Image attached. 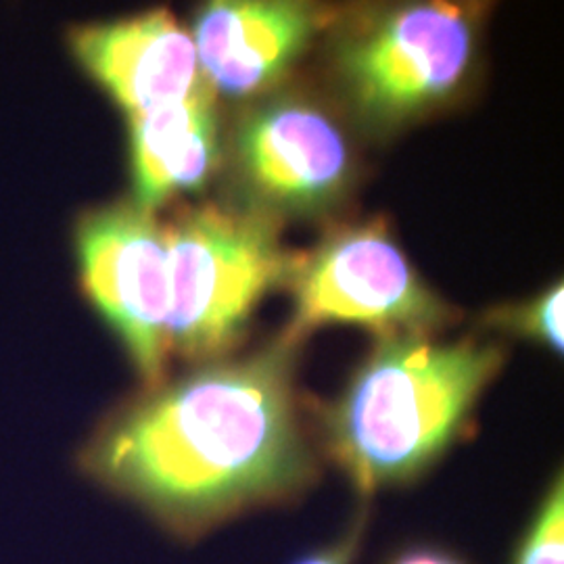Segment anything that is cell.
I'll list each match as a JSON object with an SVG mask.
<instances>
[{
  "mask_svg": "<svg viewBox=\"0 0 564 564\" xmlns=\"http://www.w3.org/2000/svg\"><path fill=\"white\" fill-rule=\"evenodd\" d=\"M297 349L276 341L153 387L102 426L86 470L193 535L314 477L293 389Z\"/></svg>",
  "mask_w": 564,
  "mask_h": 564,
  "instance_id": "6da1fadb",
  "label": "cell"
},
{
  "mask_svg": "<svg viewBox=\"0 0 564 564\" xmlns=\"http://www.w3.org/2000/svg\"><path fill=\"white\" fill-rule=\"evenodd\" d=\"M505 347L466 337L381 335L333 408L326 442L364 491L403 484L435 463L466 429Z\"/></svg>",
  "mask_w": 564,
  "mask_h": 564,
  "instance_id": "7a4b0ae2",
  "label": "cell"
},
{
  "mask_svg": "<svg viewBox=\"0 0 564 564\" xmlns=\"http://www.w3.org/2000/svg\"><path fill=\"white\" fill-rule=\"evenodd\" d=\"M485 7L400 2L335 11L324 63L339 109L366 137L389 139L454 105L473 84Z\"/></svg>",
  "mask_w": 564,
  "mask_h": 564,
  "instance_id": "3957f363",
  "label": "cell"
},
{
  "mask_svg": "<svg viewBox=\"0 0 564 564\" xmlns=\"http://www.w3.org/2000/svg\"><path fill=\"white\" fill-rule=\"evenodd\" d=\"M281 226L230 202L186 207L165 226L170 354L216 362L242 341L253 310L286 286L300 258L282 245Z\"/></svg>",
  "mask_w": 564,
  "mask_h": 564,
  "instance_id": "277c9868",
  "label": "cell"
},
{
  "mask_svg": "<svg viewBox=\"0 0 564 564\" xmlns=\"http://www.w3.org/2000/svg\"><path fill=\"white\" fill-rule=\"evenodd\" d=\"M230 199L272 220H323L351 195L358 160L337 111L295 88L245 102L224 134Z\"/></svg>",
  "mask_w": 564,
  "mask_h": 564,
  "instance_id": "5b68a950",
  "label": "cell"
},
{
  "mask_svg": "<svg viewBox=\"0 0 564 564\" xmlns=\"http://www.w3.org/2000/svg\"><path fill=\"white\" fill-rule=\"evenodd\" d=\"M284 289L293 314L279 339L295 349L328 324H358L381 337L433 335L458 318L414 270L383 218L328 230L300 253Z\"/></svg>",
  "mask_w": 564,
  "mask_h": 564,
  "instance_id": "8992f818",
  "label": "cell"
},
{
  "mask_svg": "<svg viewBox=\"0 0 564 564\" xmlns=\"http://www.w3.org/2000/svg\"><path fill=\"white\" fill-rule=\"evenodd\" d=\"M84 289L123 343L139 375L163 383L170 316L165 226L132 202L95 209L76 228Z\"/></svg>",
  "mask_w": 564,
  "mask_h": 564,
  "instance_id": "52a82bcc",
  "label": "cell"
},
{
  "mask_svg": "<svg viewBox=\"0 0 564 564\" xmlns=\"http://www.w3.org/2000/svg\"><path fill=\"white\" fill-rule=\"evenodd\" d=\"M335 11L303 0H214L195 13L191 39L214 95L251 102L284 86Z\"/></svg>",
  "mask_w": 564,
  "mask_h": 564,
  "instance_id": "ba28073f",
  "label": "cell"
},
{
  "mask_svg": "<svg viewBox=\"0 0 564 564\" xmlns=\"http://www.w3.org/2000/svg\"><path fill=\"white\" fill-rule=\"evenodd\" d=\"M69 48L128 118L184 101L207 84L191 32L165 9L74 28Z\"/></svg>",
  "mask_w": 564,
  "mask_h": 564,
  "instance_id": "9c48e42d",
  "label": "cell"
},
{
  "mask_svg": "<svg viewBox=\"0 0 564 564\" xmlns=\"http://www.w3.org/2000/svg\"><path fill=\"white\" fill-rule=\"evenodd\" d=\"M220 105L209 84L188 99L130 118L132 199L155 214L182 193H197L223 170Z\"/></svg>",
  "mask_w": 564,
  "mask_h": 564,
  "instance_id": "30bf717a",
  "label": "cell"
},
{
  "mask_svg": "<svg viewBox=\"0 0 564 564\" xmlns=\"http://www.w3.org/2000/svg\"><path fill=\"white\" fill-rule=\"evenodd\" d=\"M563 282H554L524 302L485 312V328H500L552 351H563Z\"/></svg>",
  "mask_w": 564,
  "mask_h": 564,
  "instance_id": "8fae6325",
  "label": "cell"
},
{
  "mask_svg": "<svg viewBox=\"0 0 564 564\" xmlns=\"http://www.w3.org/2000/svg\"><path fill=\"white\" fill-rule=\"evenodd\" d=\"M519 564H564L563 484L550 494L542 517L524 542Z\"/></svg>",
  "mask_w": 564,
  "mask_h": 564,
  "instance_id": "7c38bea8",
  "label": "cell"
},
{
  "mask_svg": "<svg viewBox=\"0 0 564 564\" xmlns=\"http://www.w3.org/2000/svg\"><path fill=\"white\" fill-rule=\"evenodd\" d=\"M354 547H356V540L351 538V540H345L343 544L333 547V550H326V552H321L312 558H305L300 564H349Z\"/></svg>",
  "mask_w": 564,
  "mask_h": 564,
  "instance_id": "4fadbf2b",
  "label": "cell"
},
{
  "mask_svg": "<svg viewBox=\"0 0 564 564\" xmlns=\"http://www.w3.org/2000/svg\"><path fill=\"white\" fill-rule=\"evenodd\" d=\"M398 564H456L452 563V561H447L444 556H440V554H429V552H416V554H410V556H405L403 561H400Z\"/></svg>",
  "mask_w": 564,
  "mask_h": 564,
  "instance_id": "5bb4252c",
  "label": "cell"
}]
</instances>
